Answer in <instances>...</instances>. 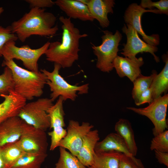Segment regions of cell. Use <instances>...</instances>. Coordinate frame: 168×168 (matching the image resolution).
Wrapping results in <instances>:
<instances>
[{
  "instance_id": "obj_11",
  "label": "cell",
  "mask_w": 168,
  "mask_h": 168,
  "mask_svg": "<svg viewBox=\"0 0 168 168\" xmlns=\"http://www.w3.org/2000/svg\"><path fill=\"white\" fill-rule=\"evenodd\" d=\"M122 30L126 36L127 42L123 44L121 54L125 57L134 60L137 58L136 55L138 53L148 52L153 56L156 62H160L159 58L155 54L158 50L156 46L151 45L142 41L136 30L129 25L124 24Z\"/></svg>"
},
{
  "instance_id": "obj_20",
  "label": "cell",
  "mask_w": 168,
  "mask_h": 168,
  "mask_svg": "<svg viewBox=\"0 0 168 168\" xmlns=\"http://www.w3.org/2000/svg\"><path fill=\"white\" fill-rule=\"evenodd\" d=\"M116 151L133 157L124 139L117 133L108 134L102 141L98 142L95 146V152Z\"/></svg>"
},
{
  "instance_id": "obj_17",
  "label": "cell",
  "mask_w": 168,
  "mask_h": 168,
  "mask_svg": "<svg viewBox=\"0 0 168 168\" xmlns=\"http://www.w3.org/2000/svg\"><path fill=\"white\" fill-rule=\"evenodd\" d=\"M23 120L18 116L10 117L0 124V147L20 139Z\"/></svg>"
},
{
  "instance_id": "obj_4",
  "label": "cell",
  "mask_w": 168,
  "mask_h": 168,
  "mask_svg": "<svg viewBox=\"0 0 168 168\" xmlns=\"http://www.w3.org/2000/svg\"><path fill=\"white\" fill-rule=\"evenodd\" d=\"M61 68L59 65L54 63V69L51 72L45 69L40 70L46 76V84L51 92L50 99L53 102L59 96L62 97L64 101L68 100L74 101L78 96L77 93L82 95L88 93L89 84L80 86L69 84L60 74L59 70Z\"/></svg>"
},
{
  "instance_id": "obj_25",
  "label": "cell",
  "mask_w": 168,
  "mask_h": 168,
  "mask_svg": "<svg viewBox=\"0 0 168 168\" xmlns=\"http://www.w3.org/2000/svg\"><path fill=\"white\" fill-rule=\"evenodd\" d=\"M1 154L7 168H9L25 152L19 144L18 141L6 144L2 147Z\"/></svg>"
},
{
  "instance_id": "obj_12",
  "label": "cell",
  "mask_w": 168,
  "mask_h": 168,
  "mask_svg": "<svg viewBox=\"0 0 168 168\" xmlns=\"http://www.w3.org/2000/svg\"><path fill=\"white\" fill-rule=\"evenodd\" d=\"M88 122H83L81 124L77 121L69 120L65 137L60 141L58 147L68 150L77 156L82 146L85 136L93 128Z\"/></svg>"
},
{
  "instance_id": "obj_13",
  "label": "cell",
  "mask_w": 168,
  "mask_h": 168,
  "mask_svg": "<svg viewBox=\"0 0 168 168\" xmlns=\"http://www.w3.org/2000/svg\"><path fill=\"white\" fill-rule=\"evenodd\" d=\"M151 12L156 14H162L157 9L146 10L142 8L136 3L130 4L126 10L124 16L125 22L131 26L138 34L142 36L145 42L151 45L156 46L160 42L159 36L158 34L147 35L142 29L141 24V17L143 13Z\"/></svg>"
},
{
  "instance_id": "obj_34",
  "label": "cell",
  "mask_w": 168,
  "mask_h": 168,
  "mask_svg": "<svg viewBox=\"0 0 168 168\" xmlns=\"http://www.w3.org/2000/svg\"><path fill=\"white\" fill-rule=\"evenodd\" d=\"M152 101V90L150 87L141 94L138 102L135 104L139 106L147 103L149 104Z\"/></svg>"
},
{
  "instance_id": "obj_23",
  "label": "cell",
  "mask_w": 168,
  "mask_h": 168,
  "mask_svg": "<svg viewBox=\"0 0 168 168\" xmlns=\"http://www.w3.org/2000/svg\"><path fill=\"white\" fill-rule=\"evenodd\" d=\"M123 153L116 151L95 152L92 164L87 168H119Z\"/></svg>"
},
{
  "instance_id": "obj_2",
  "label": "cell",
  "mask_w": 168,
  "mask_h": 168,
  "mask_svg": "<svg viewBox=\"0 0 168 168\" xmlns=\"http://www.w3.org/2000/svg\"><path fill=\"white\" fill-rule=\"evenodd\" d=\"M44 8H31L21 18L10 26L12 32L22 42L32 35L49 36L55 35L58 28L55 25L56 16Z\"/></svg>"
},
{
  "instance_id": "obj_36",
  "label": "cell",
  "mask_w": 168,
  "mask_h": 168,
  "mask_svg": "<svg viewBox=\"0 0 168 168\" xmlns=\"http://www.w3.org/2000/svg\"><path fill=\"white\" fill-rule=\"evenodd\" d=\"M0 168H7L6 165L2 158L1 154V148L0 147Z\"/></svg>"
},
{
  "instance_id": "obj_16",
  "label": "cell",
  "mask_w": 168,
  "mask_h": 168,
  "mask_svg": "<svg viewBox=\"0 0 168 168\" xmlns=\"http://www.w3.org/2000/svg\"><path fill=\"white\" fill-rule=\"evenodd\" d=\"M54 2L55 5L71 19L90 21L94 20L87 5L79 0H57Z\"/></svg>"
},
{
  "instance_id": "obj_1",
  "label": "cell",
  "mask_w": 168,
  "mask_h": 168,
  "mask_svg": "<svg viewBox=\"0 0 168 168\" xmlns=\"http://www.w3.org/2000/svg\"><path fill=\"white\" fill-rule=\"evenodd\" d=\"M59 19L62 24V42H50L44 54L47 61L58 64L62 68H68L78 59L80 39L88 35L81 34L70 18L61 16Z\"/></svg>"
},
{
  "instance_id": "obj_10",
  "label": "cell",
  "mask_w": 168,
  "mask_h": 168,
  "mask_svg": "<svg viewBox=\"0 0 168 168\" xmlns=\"http://www.w3.org/2000/svg\"><path fill=\"white\" fill-rule=\"evenodd\" d=\"M63 101L62 97H59L55 103L49 108L47 111L50 119V129H53L51 131L48 133L51 138L50 151H54L58 147L60 141L67 133V130L63 128L65 126Z\"/></svg>"
},
{
  "instance_id": "obj_7",
  "label": "cell",
  "mask_w": 168,
  "mask_h": 168,
  "mask_svg": "<svg viewBox=\"0 0 168 168\" xmlns=\"http://www.w3.org/2000/svg\"><path fill=\"white\" fill-rule=\"evenodd\" d=\"M50 98H40L26 103L21 109L18 116L26 123L43 131L50 127L48 109L53 105Z\"/></svg>"
},
{
  "instance_id": "obj_33",
  "label": "cell",
  "mask_w": 168,
  "mask_h": 168,
  "mask_svg": "<svg viewBox=\"0 0 168 168\" xmlns=\"http://www.w3.org/2000/svg\"><path fill=\"white\" fill-rule=\"evenodd\" d=\"M25 1L29 4L31 8H44L52 7L55 5L54 1L51 0H26Z\"/></svg>"
},
{
  "instance_id": "obj_37",
  "label": "cell",
  "mask_w": 168,
  "mask_h": 168,
  "mask_svg": "<svg viewBox=\"0 0 168 168\" xmlns=\"http://www.w3.org/2000/svg\"><path fill=\"white\" fill-rule=\"evenodd\" d=\"M4 12V9L2 7H0V15Z\"/></svg>"
},
{
  "instance_id": "obj_30",
  "label": "cell",
  "mask_w": 168,
  "mask_h": 168,
  "mask_svg": "<svg viewBox=\"0 0 168 168\" xmlns=\"http://www.w3.org/2000/svg\"><path fill=\"white\" fill-rule=\"evenodd\" d=\"M139 5L144 9L147 8L152 10L153 9L154 7H156L162 14H168V0H161L156 2H153L150 0H142Z\"/></svg>"
},
{
  "instance_id": "obj_21",
  "label": "cell",
  "mask_w": 168,
  "mask_h": 168,
  "mask_svg": "<svg viewBox=\"0 0 168 168\" xmlns=\"http://www.w3.org/2000/svg\"><path fill=\"white\" fill-rule=\"evenodd\" d=\"M114 129L116 133L120 136L125 142L131 155L135 157L137 154L138 147L130 122L126 119H119L116 123Z\"/></svg>"
},
{
  "instance_id": "obj_3",
  "label": "cell",
  "mask_w": 168,
  "mask_h": 168,
  "mask_svg": "<svg viewBox=\"0 0 168 168\" xmlns=\"http://www.w3.org/2000/svg\"><path fill=\"white\" fill-rule=\"evenodd\" d=\"M2 65L11 69L14 83V91L17 94L26 100L42 95L47 81L44 73L40 71L35 72L25 69L18 65L13 60H4Z\"/></svg>"
},
{
  "instance_id": "obj_26",
  "label": "cell",
  "mask_w": 168,
  "mask_h": 168,
  "mask_svg": "<svg viewBox=\"0 0 168 168\" xmlns=\"http://www.w3.org/2000/svg\"><path fill=\"white\" fill-rule=\"evenodd\" d=\"M59 157L54 168H87L79 161L77 156L59 147Z\"/></svg>"
},
{
  "instance_id": "obj_28",
  "label": "cell",
  "mask_w": 168,
  "mask_h": 168,
  "mask_svg": "<svg viewBox=\"0 0 168 168\" xmlns=\"http://www.w3.org/2000/svg\"><path fill=\"white\" fill-rule=\"evenodd\" d=\"M14 83L11 69L5 66L3 73L0 75V96L7 95L14 91Z\"/></svg>"
},
{
  "instance_id": "obj_8",
  "label": "cell",
  "mask_w": 168,
  "mask_h": 168,
  "mask_svg": "<svg viewBox=\"0 0 168 168\" xmlns=\"http://www.w3.org/2000/svg\"><path fill=\"white\" fill-rule=\"evenodd\" d=\"M168 105V94H165L154 100L145 107H127V109L149 119L153 124L154 136L168 129L166 119Z\"/></svg>"
},
{
  "instance_id": "obj_9",
  "label": "cell",
  "mask_w": 168,
  "mask_h": 168,
  "mask_svg": "<svg viewBox=\"0 0 168 168\" xmlns=\"http://www.w3.org/2000/svg\"><path fill=\"white\" fill-rule=\"evenodd\" d=\"M18 142L21 149L26 153H47L48 143L45 131L36 128L24 121L21 136Z\"/></svg>"
},
{
  "instance_id": "obj_31",
  "label": "cell",
  "mask_w": 168,
  "mask_h": 168,
  "mask_svg": "<svg viewBox=\"0 0 168 168\" xmlns=\"http://www.w3.org/2000/svg\"><path fill=\"white\" fill-rule=\"evenodd\" d=\"M119 168H145L141 160L122 153L119 163Z\"/></svg>"
},
{
  "instance_id": "obj_27",
  "label": "cell",
  "mask_w": 168,
  "mask_h": 168,
  "mask_svg": "<svg viewBox=\"0 0 168 168\" xmlns=\"http://www.w3.org/2000/svg\"><path fill=\"white\" fill-rule=\"evenodd\" d=\"M157 74V72L154 71L148 76H144L141 74L133 82V87L132 95L135 104L138 102L141 94L149 88Z\"/></svg>"
},
{
  "instance_id": "obj_6",
  "label": "cell",
  "mask_w": 168,
  "mask_h": 168,
  "mask_svg": "<svg viewBox=\"0 0 168 168\" xmlns=\"http://www.w3.org/2000/svg\"><path fill=\"white\" fill-rule=\"evenodd\" d=\"M50 42L48 41L40 47L32 49L27 45L20 47L16 45L15 41L10 40L3 46L1 54L5 60H10L16 59L21 60L23 65L29 70L39 71L38 61L47 50Z\"/></svg>"
},
{
  "instance_id": "obj_5",
  "label": "cell",
  "mask_w": 168,
  "mask_h": 168,
  "mask_svg": "<svg viewBox=\"0 0 168 168\" xmlns=\"http://www.w3.org/2000/svg\"><path fill=\"white\" fill-rule=\"evenodd\" d=\"M102 43L99 46L92 44L91 48L97 60L96 67L104 72H109L114 68L113 62L117 56L121 34L117 30L114 34L108 30L103 31Z\"/></svg>"
},
{
  "instance_id": "obj_19",
  "label": "cell",
  "mask_w": 168,
  "mask_h": 168,
  "mask_svg": "<svg viewBox=\"0 0 168 168\" xmlns=\"http://www.w3.org/2000/svg\"><path fill=\"white\" fill-rule=\"evenodd\" d=\"M100 139L98 131L91 130L84 137L79 152L77 157L85 166L88 167L92 163L95 148Z\"/></svg>"
},
{
  "instance_id": "obj_14",
  "label": "cell",
  "mask_w": 168,
  "mask_h": 168,
  "mask_svg": "<svg viewBox=\"0 0 168 168\" xmlns=\"http://www.w3.org/2000/svg\"><path fill=\"white\" fill-rule=\"evenodd\" d=\"M87 6L94 19L96 20L102 28L110 25L109 13H113L115 3L114 0H79Z\"/></svg>"
},
{
  "instance_id": "obj_15",
  "label": "cell",
  "mask_w": 168,
  "mask_h": 168,
  "mask_svg": "<svg viewBox=\"0 0 168 168\" xmlns=\"http://www.w3.org/2000/svg\"><path fill=\"white\" fill-rule=\"evenodd\" d=\"M144 63L142 57L133 60L117 55L113 61V65L120 77H126L133 82L141 74L140 68Z\"/></svg>"
},
{
  "instance_id": "obj_18",
  "label": "cell",
  "mask_w": 168,
  "mask_h": 168,
  "mask_svg": "<svg viewBox=\"0 0 168 168\" xmlns=\"http://www.w3.org/2000/svg\"><path fill=\"white\" fill-rule=\"evenodd\" d=\"M4 100L0 103V124L10 117L18 116L26 100L14 91L7 95H2Z\"/></svg>"
},
{
  "instance_id": "obj_24",
  "label": "cell",
  "mask_w": 168,
  "mask_h": 168,
  "mask_svg": "<svg viewBox=\"0 0 168 168\" xmlns=\"http://www.w3.org/2000/svg\"><path fill=\"white\" fill-rule=\"evenodd\" d=\"M47 156V153L25 152L9 168H40Z\"/></svg>"
},
{
  "instance_id": "obj_22",
  "label": "cell",
  "mask_w": 168,
  "mask_h": 168,
  "mask_svg": "<svg viewBox=\"0 0 168 168\" xmlns=\"http://www.w3.org/2000/svg\"><path fill=\"white\" fill-rule=\"evenodd\" d=\"M162 58L165 63V66L161 72L156 75L150 86L153 101L166 92L168 89V54H164Z\"/></svg>"
},
{
  "instance_id": "obj_35",
  "label": "cell",
  "mask_w": 168,
  "mask_h": 168,
  "mask_svg": "<svg viewBox=\"0 0 168 168\" xmlns=\"http://www.w3.org/2000/svg\"><path fill=\"white\" fill-rule=\"evenodd\" d=\"M155 157L158 162L168 167V152L154 150Z\"/></svg>"
},
{
  "instance_id": "obj_32",
  "label": "cell",
  "mask_w": 168,
  "mask_h": 168,
  "mask_svg": "<svg viewBox=\"0 0 168 168\" xmlns=\"http://www.w3.org/2000/svg\"><path fill=\"white\" fill-rule=\"evenodd\" d=\"M18 38L16 35L12 32L10 26L4 27L0 25V57L2 49L5 44L10 40L16 41Z\"/></svg>"
},
{
  "instance_id": "obj_29",
  "label": "cell",
  "mask_w": 168,
  "mask_h": 168,
  "mask_svg": "<svg viewBox=\"0 0 168 168\" xmlns=\"http://www.w3.org/2000/svg\"><path fill=\"white\" fill-rule=\"evenodd\" d=\"M151 150L168 152V131L166 130L155 136L151 141Z\"/></svg>"
}]
</instances>
